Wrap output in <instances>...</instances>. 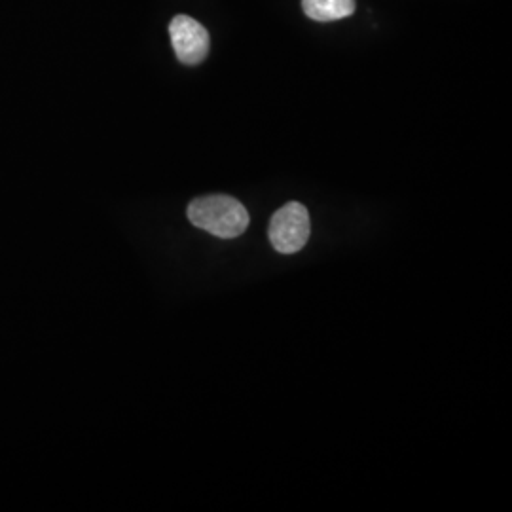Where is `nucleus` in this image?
<instances>
[{"mask_svg":"<svg viewBox=\"0 0 512 512\" xmlns=\"http://www.w3.org/2000/svg\"><path fill=\"white\" fill-rule=\"evenodd\" d=\"M188 219L196 228L222 239L238 238L249 228V213L243 203L224 194L194 200L188 205Z\"/></svg>","mask_w":512,"mask_h":512,"instance_id":"f257e3e1","label":"nucleus"},{"mask_svg":"<svg viewBox=\"0 0 512 512\" xmlns=\"http://www.w3.org/2000/svg\"><path fill=\"white\" fill-rule=\"evenodd\" d=\"M311 224L308 209L298 202H289L277 209L270 222V241L277 253H298L310 239Z\"/></svg>","mask_w":512,"mask_h":512,"instance_id":"f03ea898","label":"nucleus"},{"mask_svg":"<svg viewBox=\"0 0 512 512\" xmlns=\"http://www.w3.org/2000/svg\"><path fill=\"white\" fill-rule=\"evenodd\" d=\"M173 50L183 65H200L209 54L211 38L200 21L179 14L169 23Z\"/></svg>","mask_w":512,"mask_h":512,"instance_id":"7ed1b4c3","label":"nucleus"},{"mask_svg":"<svg viewBox=\"0 0 512 512\" xmlns=\"http://www.w3.org/2000/svg\"><path fill=\"white\" fill-rule=\"evenodd\" d=\"M302 10L313 21H338L353 16L355 0H302Z\"/></svg>","mask_w":512,"mask_h":512,"instance_id":"20e7f679","label":"nucleus"}]
</instances>
